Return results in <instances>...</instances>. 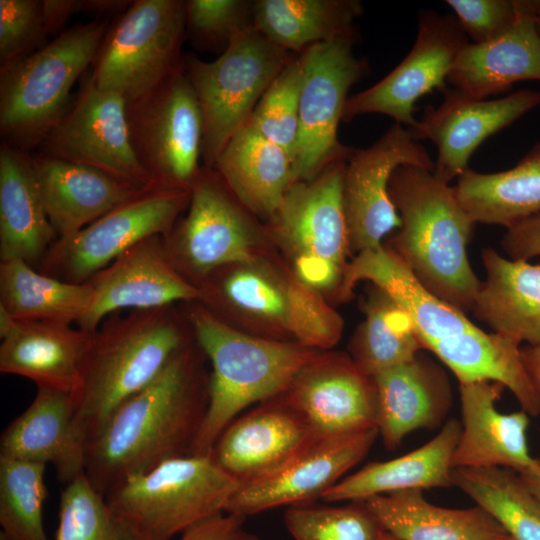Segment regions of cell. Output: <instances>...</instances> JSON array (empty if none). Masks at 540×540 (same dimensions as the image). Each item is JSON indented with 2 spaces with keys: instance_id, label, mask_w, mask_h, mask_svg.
I'll return each mask as SVG.
<instances>
[{
  "instance_id": "6da1fadb",
  "label": "cell",
  "mask_w": 540,
  "mask_h": 540,
  "mask_svg": "<svg viewBox=\"0 0 540 540\" xmlns=\"http://www.w3.org/2000/svg\"><path fill=\"white\" fill-rule=\"evenodd\" d=\"M201 355L199 345L180 350L87 443L85 474L101 494L129 475L189 454L209 401Z\"/></svg>"
},
{
  "instance_id": "7a4b0ae2",
  "label": "cell",
  "mask_w": 540,
  "mask_h": 540,
  "mask_svg": "<svg viewBox=\"0 0 540 540\" xmlns=\"http://www.w3.org/2000/svg\"><path fill=\"white\" fill-rule=\"evenodd\" d=\"M362 280L382 289L407 311L423 348L435 354L459 384L498 382L514 397L530 390L521 342L501 333H486L463 311L431 294L391 248L382 245L358 253L345 268L340 296L349 298Z\"/></svg>"
},
{
  "instance_id": "3957f363",
  "label": "cell",
  "mask_w": 540,
  "mask_h": 540,
  "mask_svg": "<svg viewBox=\"0 0 540 540\" xmlns=\"http://www.w3.org/2000/svg\"><path fill=\"white\" fill-rule=\"evenodd\" d=\"M389 193L401 226L391 248L431 294L464 313L472 310L481 280L467 256L476 224L453 187L411 165L395 169Z\"/></svg>"
},
{
  "instance_id": "277c9868",
  "label": "cell",
  "mask_w": 540,
  "mask_h": 540,
  "mask_svg": "<svg viewBox=\"0 0 540 540\" xmlns=\"http://www.w3.org/2000/svg\"><path fill=\"white\" fill-rule=\"evenodd\" d=\"M188 344L173 305L106 317L92 332L81 384L72 395L74 424L86 442Z\"/></svg>"
},
{
  "instance_id": "5b68a950",
  "label": "cell",
  "mask_w": 540,
  "mask_h": 540,
  "mask_svg": "<svg viewBox=\"0 0 540 540\" xmlns=\"http://www.w3.org/2000/svg\"><path fill=\"white\" fill-rule=\"evenodd\" d=\"M188 321L212 365L207 411L189 454L210 456L219 435L240 412L282 395L319 353L300 343L244 334L197 302Z\"/></svg>"
},
{
  "instance_id": "8992f818",
  "label": "cell",
  "mask_w": 540,
  "mask_h": 540,
  "mask_svg": "<svg viewBox=\"0 0 540 540\" xmlns=\"http://www.w3.org/2000/svg\"><path fill=\"white\" fill-rule=\"evenodd\" d=\"M108 19L65 29L36 51L1 66L0 131L20 151L39 145L67 112L71 89L97 56Z\"/></svg>"
},
{
  "instance_id": "52a82bcc",
  "label": "cell",
  "mask_w": 540,
  "mask_h": 540,
  "mask_svg": "<svg viewBox=\"0 0 540 540\" xmlns=\"http://www.w3.org/2000/svg\"><path fill=\"white\" fill-rule=\"evenodd\" d=\"M239 486L211 456L189 454L127 476L105 498L111 510L142 540H170L225 512Z\"/></svg>"
},
{
  "instance_id": "ba28073f",
  "label": "cell",
  "mask_w": 540,
  "mask_h": 540,
  "mask_svg": "<svg viewBox=\"0 0 540 540\" xmlns=\"http://www.w3.org/2000/svg\"><path fill=\"white\" fill-rule=\"evenodd\" d=\"M296 54L277 46L254 26L236 35L210 62L184 60L203 121L201 158L212 168L230 139L249 121L256 105Z\"/></svg>"
},
{
  "instance_id": "9c48e42d",
  "label": "cell",
  "mask_w": 540,
  "mask_h": 540,
  "mask_svg": "<svg viewBox=\"0 0 540 540\" xmlns=\"http://www.w3.org/2000/svg\"><path fill=\"white\" fill-rule=\"evenodd\" d=\"M185 32V1H133L107 31L92 63L95 85L126 104L147 96L183 66Z\"/></svg>"
},
{
  "instance_id": "30bf717a",
  "label": "cell",
  "mask_w": 540,
  "mask_h": 540,
  "mask_svg": "<svg viewBox=\"0 0 540 540\" xmlns=\"http://www.w3.org/2000/svg\"><path fill=\"white\" fill-rule=\"evenodd\" d=\"M347 157L309 181L292 183L269 218L296 277L315 290L341 284L347 266L350 240L342 192Z\"/></svg>"
},
{
  "instance_id": "8fae6325",
  "label": "cell",
  "mask_w": 540,
  "mask_h": 540,
  "mask_svg": "<svg viewBox=\"0 0 540 540\" xmlns=\"http://www.w3.org/2000/svg\"><path fill=\"white\" fill-rule=\"evenodd\" d=\"M354 37L314 44L299 54L302 80L293 183L315 178L352 150L339 142L337 131L348 92L368 69L366 61L353 52Z\"/></svg>"
},
{
  "instance_id": "7c38bea8",
  "label": "cell",
  "mask_w": 540,
  "mask_h": 540,
  "mask_svg": "<svg viewBox=\"0 0 540 540\" xmlns=\"http://www.w3.org/2000/svg\"><path fill=\"white\" fill-rule=\"evenodd\" d=\"M135 155L154 184L191 190L200 173L203 121L183 66L147 96L126 104Z\"/></svg>"
},
{
  "instance_id": "4fadbf2b",
  "label": "cell",
  "mask_w": 540,
  "mask_h": 540,
  "mask_svg": "<svg viewBox=\"0 0 540 540\" xmlns=\"http://www.w3.org/2000/svg\"><path fill=\"white\" fill-rule=\"evenodd\" d=\"M190 190L155 187L119 205L68 238H57L40 272L81 284L125 251L152 236H165L189 206Z\"/></svg>"
},
{
  "instance_id": "5bb4252c",
  "label": "cell",
  "mask_w": 540,
  "mask_h": 540,
  "mask_svg": "<svg viewBox=\"0 0 540 540\" xmlns=\"http://www.w3.org/2000/svg\"><path fill=\"white\" fill-rule=\"evenodd\" d=\"M186 216L163 236L177 270L190 282L217 269L256 262V228L249 212L219 174L201 167L191 187Z\"/></svg>"
},
{
  "instance_id": "9a60e30c",
  "label": "cell",
  "mask_w": 540,
  "mask_h": 540,
  "mask_svg": "<svg viewBox=\"0 0 540 540\" xmlns=\"http://www.w3.org/2000/svg\"><path fill=\"white\" fill-rule=\"evenodd\" d=\"M210 279L201 301L221 302L273 323L312 349H326L341 337V317L297 277H284L254 262Z\"/></svg>"
},
{
  "instance_id": "2e32d148",
  "label": "cell",
  "mask_w": 540,
  "mask_h": 540,
  "mask_svg": "<svg viewBox=\"0 0 540 540\" xmlns=\"http://www.w3.org/2000/svg\"><path fill=\"white\" fill-rule=\"evenodd\" d=\"M39 146L42 155L94 167L139 190L158 187L133 150L125 100L100 90L91 74Z\"/></svg>"
},
{
  "instance_id": "e0dca14e",
  "label": "cell",
  "mask_w": 540,
  "mask_h": 540,
  "mask_svg": "<svg viewBox=\"0 0 540 540\" xmlns=\"http://www.w3.org/2000/svg\"><path fill=\"white\" fill-rule=\"evenodd\" d=\"M468 43L453 14L420 11L417 35L409 53L380 81L348 97L342 121L379 113L414 128L418 124L413 116L415 103L435 89L445 90L452 65Z\"/></svg>"
},
{
  "instance_id": "ac0fdd59",
  "label": "cell",
  "mask_w": 540,
  "mask_h": 540,
  "mask_svg": "<svg viewBox=\"0 0 540 540\" xmlns=\"http://www.w3.org/2000/svg\"><path fill=\"white\" fill-rule=\"evenodd\" d=\"M411 165L433 172L435 162L408 129L394 123L378 140L353 149L343 175V205L350 248L358 253L382 246L383 238L401 226L389 193L398 167Z\"/></svg>"
},
{
  "instance_id": "d6986e66",
  "label": "cell",
  "mask_w": 540,
  "mask_h": 540,
  "mask_svg": "<svg viewBox=\"0 0 540 540\" xmlns=\"http://www.w3.org/2000/svg\"><path fill=\"white\" fill-rule=\"evenodd\" d=\"M379 435L364 431L313 435L272 472L240 484L225 512L248 517L281 506L314 502L361 462Z\"/></svg>"
},
{
  "instance_id": "ffe728a7",
  "label": "cell",
  "mask_w": 540,
  "mask_h": 540,
  "mask_svg": "<svg viewBox=\"0 0 540 540\" xmlns=\"http://www.w3.org/2000/svg\"><path fill=\"white\" fill-rule=\"evenodd\" d=\"M443 102L428 106L418 124L408 129L416 141L437 148L434 175L449 184L468 169L478 146L489 136L540 106V90L523 89L493 100L467 97L447 86Z\"/></svg>"
},
{
  "instance_id": "44dd1931",
  "label": "cell",
  "mask_w": 540,
  "mask_h": 540,
  "mask_svg": "<svg viewBox=\"0 0 540 540\" xmlns=\"http://www.w3.org/2000/svg\"><path fill=\"white\" fill-rule=\"evenodd\" d=\"M86 282L92 287L93 298L78 327L90 333L106 317L121 310L153 309L202 299L200 288L172 263L159 235L134 245Z\"/></svg>"
},
{
  "instance_id": "7402d4cb",
  "label": "cell",
  "mask_w": 540,
  "mask_h": 540,
  "mask_svg": "<svg viewBox=\"0 0 540 540\" xmlns=\"http://www.w3.org/2000/svg\"><path fill=\"white\" fill-rule=\"evenodd\" d=\"M280 396L305 418L314 435L377 428L373 380L352 359L318 354Z\"/></svg>"
},
{
  "instance_id": "603a6c76",
  "label": "cell",
  "mask_w": 540,
  "mask_h": 540,
  "mask_svg": "<svg viewBox=\"0 0 540 540\" xmlns=\"http://www.w3.org/2000/svg\"><path fill=\"white\" fill-rule=\"evenodd\" d=\"M313 435L305 418L279 396L234 419L210 456L243 484L278 468Z\"/></svg>"
},
{
  "instance_id": "cb8c5ba5",
  "label": "cell",
  "mask_w": 540,
  "mask_h": 540,
  "mask_svg": "<svg viewBox=\"0 0 540 540\" xmlns=\"http://www.w3.org/2000/svg\"><path fill=\"white\" fill-rule=\"evenodd\" d=\"M461 434L452 455V468H508L520 474L538 459L529 452V415L501 413L496 402L505 388L498 382L460 383Z\"/></svg>"
},
{
  "instance_id": "d4e9b609",
  "label": "cell",
  "mask_w": 540,
  "mask_h": 540,
  "mask_svg": "<svg viewBox=\"0 0 540 540\" xmlns=\"http://www.w3.org/2000/svg\"><path fill=\"white\" fill-rule=\"evenodd\" d=\"M86 447L74 424L72 395L39 387L31 404L3 430L0 457L51 464L68 484L85 473Z\"/></svg>"
},
{
  "instance_id": "484cf974",
  "label": "cell",
  "mask_w": 540,
  "mask_h": 540,
  "mask_svg": "<svg viewBox=\"0 0 540 540\" xmlns=\"http://www.w3.org/2000/svg\"><path fill=\"white\" fill-rule=\"evenodd\" d=\"M525 80L540 81L535 0H519L517 20L504 35L483 44L468 43L457 55L446 82L467 97L484 100Z\"/></svg>"
},
{
  "instance_id": "4316f807",
  "label": "cell",
  "mask_w": 540,
  "mask_h": 540,
  "mask_svg": "<svg viewBox=\"0 0 540 540\" xmlns=\"http://www.w3.org/2000/svg\"><path fill=\"white\" fill-rule=\"evenodd\" d=\"M31 161L57 238L76 234L104 214L147 191L88 165L42 154L31 157Z\"/></svg>"
},
{
  "instance_id": "83f0119b",
  "label": "cell",
  "mask_w": 540,
  "mask_h": 540,
  "mask_svg": "<svg viewBox=\"0 0 540 540\" xmlns=\"http://www.w3.org/2000/svg\"><path fill=\"white\" fill-rule=\"evenodd\" d=\"M92 333L69 324L17 322L1 339L0 371L73 395L80 387Z\"/></svg>"
},
{
  "instance_id": "f1b7e54d",
  "label": "cell",
  "mask_w": 540,
  "mask_h": 540,
  "mask_svg": "<svg viewBox=\"0 0 540 540\" xmlns=\"http://www.w3.org/2000/svg\"><path fill=\"white\" fill-rule=\"evenodd\" d=\"M377 398V428L387 449L420 428H432L451 402L444 371L418 354L413 360L372 377Z\"/></svg>"
},
{
  "instance_id": "f546056e",
  "label": "cell",
  "mask_w": 540,
  "mask_h": 540,
  "mask_svg": "<svg viewBox=\"0 0 540 540\" xmlns=\"http://www.w3.org/2000/svg\"><path fill=\"white\" fill-rule=\"evenodd\" d=\"M57 235L26 152L0 147V261L20 259L35 269Z\"/></svg>"
},
{
  "instance_id": "4dcf8cb0",
  "label": "cell",
  "mask_w": 540,
  "mask_h": 540,
  "mask_svg": "<svg viewBox=\"0 0 540 540\" xmlns=\"http://www.w3.org/2000/svg\"><path fill=\"white\" fill-rule=\"evenodd\" d=\"M460 434V422L450 419L435 437L418 449L392 460L365 465L331 487L322 500L364 501L403 490L451 487V460Z\"/></svg>"
},
{
  "instance_id": "1f68e13d",
  "label": "cell",
  "mask_w": 540,
  "mask_h": 540,
  "mask_svg": "<svg viewBox=\"0 0 540 540\" xmlns=\"http://www.w3.org/2000/svg\"><path fill=\"white\" fill-rule=\"evenodd\" d=\"M485 280L472 311L494 332L540 344V265L511 260L492 248L481 252Z\"/></svg>"
},
{
  "instance_id": "d6a6232c",
  "label": "cell",
  "mask_w": 540,
  "mask_h": 540,
  "mask_svg": "<svg viewBox=\"0 0 540 540\" xmlns=\"http://www.w3.org/2000/svg\"><path fill=\"white\" fill-rule=\"evenodd\" d=\"M422 491L381 494L364 502L381 528L400 540H499L508 536L483 508L439 507L427 501Z\"/></svg>"
},
{
  "instance_id": "836d02e7",
  "label": "cell",
  "mask_w": 540,
  "mask_h": 540,
  "mask_svg": "<svg viewBox=\"0 0 540 540\" xmlns=\"http://www.w3.org/2000/svg\"><path fill=\"white\" fill-rule=\"evenodd\" d=\"M212 168L250 213L267 218L293 183L290 155L248 125L230 139Z\"/></svg>"
},
{
  "instance_id": "e575fe53",
  "label": "cell",
  "mask_w": 540,
  "mask_h": 540,
  "mask_svg": "<svg viewBox=\"0 0 540 540\" xmlns=\"http://www.w3.org/2000/svg\"><path fill=\"white\" fill-rule=\"evenodd\" d=\"M454 194L475 223L506 229L540 214V141L511 169L481 173L467 169Z\"/></svg>"
},
{
  "instance_id": "d590c367",
  "label": "cell",
  "mask_w": 540,
  "mask_h": 540,
  "mask_svg": "<svg viewBox=\"0 0 540 540\" xmlns=\"http://www.w3.org/2000/svg\"><path fill=\"white\" fill-rule=\"evenodd\" d=\"M357 0H256L253 26L293 54L340 37L354 35L361 15Z\"/></svg>"
},
{
  "instance_id": "8d00e7d4",
  "label": "cell",
  "mask_w": 540,
  "mask_h": 540,
  "mask_svg": "<svg viewBox=\"0 0 540 540\" xmlns=\"http://www.w3.org/2000/svg\"><path fill=\"white\" fill-rule=\"evenodd\" d=\"M92 298V287L87 282L59 280L20 259L0 261V305L19 321L78 326Z\"/></svg>"
},
{
  "instance_id": "74e56055",
  "label": "cell",
  "mask_w": 540,
  "mask_h": 540,
  "mask_svg": "<svg viewBox=\"0 0 540 540\" xmlns=\"http://www.w3.org/2000/svg\"><path fill=\"white\" fill-rule=\"evenodd\" d=\"M365 312L352 343V361L365 375L407 363L424 349L407 311L375 285Z\"/></svg>"
},
{
  "instance_id": "f35d334b",
  "label": "cell",
  "mask_w": 540,
  "mask_h": 540,
  "mask_svg": "<svg viewBox=\"0 0 540 540\" xmlns=\"http://www.w3.org/2000/svg\"><path fill=\"white\" fill-rule=\"evenodd\" d=\"M453 486L467 494L514 540H540V499L508 468H453Z\"/></svg>"
},
{
  "instance_id": "ab89813d",
  "label": "cell",
  "mask_w": 540,
  "mask_h": 540,
  "mask_svg": "<svg viewBox=\"0 0 540 540\" xmlns=\"http://www.w3.org/2000/svg\"><path fill=\"white\" fill-rule=\"evenodd\" d=\"M46 465L0 457V525L9 540H49L43 523Z\"/></svg>"
},
{
  "instance_id": "60d3db41",
  "label": "cell",
  "mask_w": 540,
  "mask_h": 540,
  "mask_svg": "<svg viewBox=\"0 0 540 540\" xmlns=\"http://www.w3.org/2000/svg\"><path fill=\"white\" fill-rule=\"evenodd\" d=\"M54 540H142L83 473L61 492Z\"/></svg>"
},
{
  "instance_id": "b9f144b4",
  "label": "cell",
  "mask_w": 540,
  "mask_h": 540,
  "mask_svg": "<svg viewBox=\"0 0 540 540\" xmlns=\"http://www.w3.org/2000/svg\"><path fill=\"white\" fill-rule=\"evenodd\" d=\"M284 523L294 540H379L383 530L364 501L344 506H290Z\"/></svg>"
},
{
  "instance_id": "7bdbcfd3",
  "label": "cell",
  "mask_w": 540,
  "mask_h": 540,
  "mask_svg": "<svg viewBox=\"0 0 540 540\" xmlns=\"http://www.w3.org/2000/svg\"><path fill=\"white\" fill-rule=\"evenodd\" d=\"M302 65L296 54L261 97L246 125L293 158L299 126Z\"/></svg>"
},
{
  "instance_id": "ee69618b",
  "label": "cell",
  "mask_w": 540,
  "mask_h": 540,
  "mask_svg": "<svg viewBox=\"0 0 540 540\" xmlns=\"http://www.w3.org/2000/svg\"><path fill=\"white\" fill-rule=\"evenodd\" d=\"M253 26V2L244 0L185 1V29L206 48L223 50L239 33Z\"/></svg>"
},
{
  "instance_id": "f6af8a7d",
  "label": "cell",
  "mask_w": 540,
  "mask_h": 540,
  "mask_svg": "<svg viewBox=\"0 0 540 540\" xmlns=\"http://www.w3.org/2000/svg\"><path fill=\"white\" fill-rule=\"evenodd\" d=\"M46 37L43 1L0 0L1 66L36 51Z\"/></svg>"
},
{
  "instance_id": "bcb514c9",
  "label": "cell",
  "mask_w": 540,
  "mask_h": 540,
  "mask_svg": "<svg viewBox=\"0 0 540 540\" xmlns=\"http://www.w3.org/2000/svg\"><path fill=\"white\" fill-rule=\"evenodd\" d=\"M461 29L475 44L507 33L519 13V0H447Z\"/></svg>"
},
{
  "instance_id": "7dc6e473",
  "label": "cell",
  "mask_w": 540,
  "mask_h": 540,
  "mask_svg": "<svg viewBox=\"0 0 540 540\" xmlns=\"http://www.w3.org/2000/svg\"><path fill=\"white\" fill-rule=\"evenodd\" d=\"M501 246L511 260L529 261L540 256V214L507 228Z\"/></svg>"
},
{
  "instance_id": "c3c4849f",
  "label": "cell",
  "mask_w": 540,
  "mask_h": 540,
  "mask_svg": "<svg viewBox=\"0 0 540 540\" xmlns=\"http://www.w3.org/2000/svg\"><path fill=\"white\" fill-rule=\"evenodd\" d=\"M245 520L242 515L223 512L190 526L180 540H235Z\"/></svg>"
},
{
  "instance_id": "681fc988",
  "label": "cell",
  "mask_w": 540,
  "mask_h": 540,
  "mask_svg": "<svg viewBox=\"0 0 540 540\" xmlns=\"http://www.w3.org/2000/svg\"><path fill=\"white\" fill-rule=\"evenodd\" d=\"M83 9V0H44L43 18L46 35L63 32L69 19Z\"/></svg>"
},
{
  "instance_id": "f907efd6",
  "label": "cell",
  "mask_w": 540,
  "mask_h": 540,
  "mask_svg": "<svg viewBox=\"0 0 540 540\" xmlns=\"http://www.w3.org/2000/svg\"><path fill=\"white\" fill-rule=\"evenodd\" d=\"M521 358L540 402V344L521 347Z\"/></svg>"
},
{
  "instance_id": "816d5d0a",
  "label": "cell",
  "mask_w": 540,
  "mask_h": 540,
  "mask_svg": "<svg viewBox=\"0 0 540 540\" xmlns=\"http://www.w3.org/2000/svg\"><path fill=\"white\" fill-rule=\"evenodd\" d=\"M128 1H115V0H84V9L83 11L98 13V14H109L118 12L124 9L126 6H129Z\"/></svg>"
},
{
  "instance_id": "f5cc1de1",
  "label": "cell",
  "mask_w": 540,
  "mask_h": 540,
  "mask_svg": "<svg viewBox=\"0 0 540 540\" xmlns=\"http://www.w3.org/2000/svg\"><path fill=\"white\" fill-rule=\"evenodd\" d=\"M525 485L540 499V460L519 474Z\"/></svg>"
},
{
  "instance_id": "db71d44e",
  "label": "cell",
  "mask_w": 540,
  "mask_h": 540,
  "mask_svg": "<svg viewBox=\"0 0 540 540\" xmlns=\"http://www.w3.org/2000/svg\"><path fill=\"white\" fill-rule=\"evenodd\" d=\"M235 540H260V539L256 535L241 529L239 533L237 534Z\"/></svg>"
},
{
  "instance_id": "11a10c76",
  "label": "cell",
  "mask_w": 540,
  "mask_h": 540,
  "mask_svg": "<svg viewBox=\"0 0 540 540\" xmlns=\"http://www.w3.org/2000/svg\"><path fill=\"white\" fill-rule=\"evenodd\" d=\"M535 19L537 29L540 33V0H535Z\"/></svg>"
},
{
  "instance_id": "9f6ffc18",
  "label": "cell",
  "mask_w": 540,
  "mask_h": 540,
  "mask_svg": "<svg viewBox=\"0 0 540 540\" xmlns=\"http://www.w3.org/2000/svg\"><path fill=\"white\" fill-rule=\"evenodd\" d=\"M379 540H400V539L386 532L385 530H382L380 533Z\"/></svg>"
},
{
  "instance_id": "6f0895ef",
  "label": "cell",
  "mask_w": 540,
  "mask_h": 540,
  "mask_svg": "<svg viewBox=\"0 0 540 540\" xmlns=\"http://www.w3.org/2000/svg\"><path fill=\"white\" fill-rule=\"evenodd\" d=\"M0 540H9L3 533L0 532Z\"/></svg>"
},
{
  "instance_id": "680465c9",
  "label": "cell",
  "mask_w": 540,
  "mask_h": 540,
  "mask_svg": "<svg viewBox=\"0 0 540 540\" xmlns=\"http://www.w3.org/2000/svg\"><path fill=\"white\" fill-rule=\"evenodd\" d=\"M503 540H514L513 538H511L509 535L507 537H505Z\"/></svg>"
},
{
  "instance_id": "91938a15",
  "label": "cell",
  "mask_w": 540,
  "mask_h": 540,
  "mask_svg": "<svg viewBox=\"0 0 540 540\" xmlns=\"http://www.w3.org/2000/svg\"><path fill=\"white\" fill-rule=\"evenodd\" d=\"M506 537H507V536H506ZM504 538H505V537H504ZM504 538H502V539H499V540H503Z\"/></svg>"
}]
</instances>
